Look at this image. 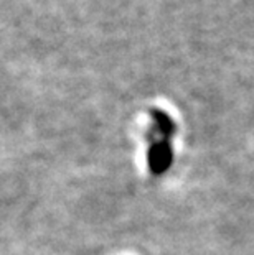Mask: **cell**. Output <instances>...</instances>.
Here are the masks:
<instances>
[{
    "mask_svg": "<svg viewBox=\"0 0 254 255\" xmlns=\"http://www.w3.org/2000/svg\"><path fill=\"white\" fill-rule=\"evenodd\" d=\"M155 121H157V124H159V128L164 133H170L172 132V122L169 121V119H167L165 114H159V112H157L155 114Z\"/></svg>",
    "mask_w": 254,
    "mask_h": 255,
    "instance_id": "2",
    "label": "cell"
},
{
    "mask_svg": "<svg viewBox=\"0 0 254 255\" xmlns=\"http://www.w3.org/2000/svg\"><path fill=\"white\" fill-rule=\"evenodd\" d=\"M172 150L169 143L165 142H159L150 146L149 150V168L150 171L155 173V175H162V173H165L169 170V166L172 165Z\"/></svg>",
    "mask_w": 254,
    "mask_h": 255,
    "instance_id": "1",
    "label": "cell"
}]
</instances>
